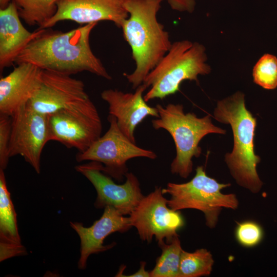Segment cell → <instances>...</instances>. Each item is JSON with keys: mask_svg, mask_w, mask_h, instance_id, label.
Returning a JSON list of instances; mask_svg holds the SVG:
<instances>
[{"mask_svg": "<svg viewBox=\"0 0 277 277\" xmlns=\"http://www.w3.org/2000/svg\"><path fill=\"white\" fill-rule=\"evenodd\" d=\"M97 23L84 25L67 32L44 29L17 57L15 63L33 64L42 70L71 75L83 71L110 80L111 76L90 45Z\"/></svg>", "mask_w": 277, "mask_h": 277, "instance_id": "1", "label": "cell"}, {"mask_svg": "<svg viewBox=\"0 0 277 277\" xmlns=\"http://www.w3.org/2000/svg\"><path fill=\"white\" fill-rule=\"evenodd\" d=\"M161 3L159 0H125L129 16L121 28L136 67L131 73L124 75L133 89L143 83L172 44L168 32L157 19Z\"/></svg>", "mask_w": 277, "mask_h": 277, "instance_id": "2", "label": "cell"}, {"mask_svg": "<svg viewBox=\"0 0 277 277\" xmlns=\"http://www.w3.org/2000/svg\"><path fill=\"white\" fill-rule=\"evenodd\" d=\"M214 116L220 123L229 124L232 130L233 150L225 156L232 176L240 186L259 192L263 183L256 171L261 159L254 151L256 118L246 108L244 94L237 92L218 101Z\"/></svg>", "mask_w": 277, "mask_h": 277, "instance_id": "3", "label": "cell"}, {"mask_svg": "<svg viewBox=\"0 0 277 277\" xmlns=\"http://www.w3.org/2000/svg\"><path fill=\"white\" fill-rule=\"evenodd\" d=\"M159 117L152 120L155 130L163 129L172 136L176 148V156L170 165L172 173L187 178L193 168V157L200 156L199 144L209 133L225 134L226 130L214 126L210 116L200 118L193 113H185L181 104H157Z\"/></svg>", "mask_w": 277, "mask_h": 277, "instance_id": "4", "label": "cell"}, {"mask_svg": "<svg viewBox=\"0 0 277 277\" xmlns=\"http://www.w3.org/2000/svg\"><path fill=\"white\" fill-rule=\"evenodd\" d=\"M205 47L183 40L172 43L161 60L146 76L143 83L150 88L144 95L146 102L175 94L185 80L198 83L199 75L210 73Z\"/></svg>", "mask_w": 277, "mask_h": 277, "instance_id": "5", "label": "cell"}, {"mask_svg": "<svg viewBox=\"0 0 277 277\" xmlns=\"http://www.w3.org/2000/svg\"><path fill=\"white\" fill-rule=\"evenodd\" d=\"M195 171L190 181L182 184L169 183L166 188L162 189V192L170 195L167 203L171 209L201 211L204 214L206 225L212 229L216 226L222 209H236L239 201L233 193L222 192L223 189L231 185L230 183H220L208 176L203 166H197Z\"/></svg>", "mask_w": 277, "mask_h": 277, "instance_id": "6", "label": "cell"}, {"mask_svg": "<svg viewBox=\"0 0 277 277\" xmlns=\"http://www.w3.org/2000/svg\"><path fill=\"white\" fill-rule=\"evenodd\" d=\"M48 115L49 141L82 152L101 136V119L90 97Z\"/></svg>", "mask_w": 277, "mask_h": 277, "instance_id": "7", "label": "cell"}, {"mask_svg": "<svg viewBox=\"0 0 277 277\" xmlns=\"http://www.w3.org/2000/svg\"><path fill=\"white\" fill-rule=\"evenodd\" d=\"M108 120L110 126L107 132L86 151L78 152L76 160L100 163L105 174L120 181L128 172L126 163L128 160L138 157L154 160L157 155L130 140L119 128L115 117L109 114Z\"/></svg>", "mask_w": 277, "mask_h": 277, "instance_id": "8", "label": "cell"}, {"mask_svg": "<svg viewBox=\"0 0 277 277\" xmlns=\"http://www.w3.org/2000/svg\"><path fill=\"white\" fill-rule=\"evenodd\" d=\"M162 189L155 187L144 196L129 215L131 224L136 228L140 239L151 243L154 236L158 245L170 242L185 224L181 212L168 206Z\"/></svg>", "mask_w": 277, "mask_h": 277, "instance_id": "9", "label": "cell"}, {"mask_svg": "<svg viewBox=\"0 0 277 277\" xmlns=\"http://www.w3.org/2000/svg\"><path fill=\"white\" fill-rule=\"evenodd\" d=\"M11 116L10 156L21 155L39 173L41 154L49 142L48 115L34 110L27 104Z\"/></svg>", "mask_w": 277, "mask_h": 277, "instance_id": "10", "label": "cell"}, {"mask_svg": "<svg viewBox=\"0 0 277 277\" xmlns=\"http://www.w3.org/2000/svg\"><path fill=\"white\" fill-rule=\"evenodd\" d=\"M102 164L93 161L77 165L75 170L85 176L94 186L97 196L94 203L96 208L114 207L123 215H130L144 196L137 177L127 172L126 182L116 184L111 176L102 170Z\"/></svg>", "mask_w": 277, "mask_h": 277, "instance_id": "11", "label": "cell"}, {"mask_svg": "<svg viewBox=\"0 0 277 277\" xmlns=\"http://www.w3.org/2000/svg\"><path fill=\"white\" fill-rule=\"evenodd\" d=\"M89 97L82 81L42 70L41 86L27 105L38 112L49 115Z\"/></svg>", "mask_w": 277, "mask_h": 277, "instance_id": "12", "label": "cell"}, {"mask_svg": "<svg viewBox=\"0 0 277 277\" xmlns=\"http://www.w3.org/2000/svg\"><path fill=\"white\" fill-rule=\"evenodd\" d=\"M128 16L125 0H59L55 14L38 29L51 28L66 20L81 25L108 21L121 28Z\"/></svg>", "mask_w": 277, "mask_h": 277, "instance_id": "13", "label": "cell"}, {"mask_svg": "<svg viewBox=\"0 0 277 277\" xmlns=\"http://www.w3.org/2000/svg\"><path fill=\"white\" fill-rule=\"evenodd\" d=\"M147 88L142 84L133 93L109 89L101 94L102 98L108 105L109 114L115 117L121 131L135 143L136 127L148 116L159 117L156 107L150 106L144 100L143 93Z\"/></svg>", "mask_w": 277, "mask_h": 277, "instance_id": "14", "label": "cell"}, {"mask_svg": "<svg viewBox=\"0 0 277 277\" xmlns=\"http://www.w3.org/2000/svg\"><path fill=\"white\" fill-rule=\"evenodd\" d=\"M70 224L80 239V256L78 261L80 269L86 268L90 255L114 246V242L107 245L103 244L109 235L115 232H124L132 227L129 217H125L110 206L104 208L102 216L89 227H84L82 223L77 222H70Z\"/></svg>", "mask_w": 277, "mask_h": 277, "instance_id": "15", "label": "cell"}, {"mask_svg": "<svg viewBox=\"0 0 277 277\" xmlns=\"http://www.w3.org/2000/svg\"><path fill=\"white\" fill-rule=\"evenodd\" d=\"M42 69L30 63L17 65L0 79V113L12 116L26 106L38 90Z\"/></svg>", "mask_w": 277, "mask_h": 277, "instance_id": "16", "label": "cell"}, {"mask_svg": "<svg viewBox=\"0 0 277 277\" xmlns=\"http://www.w3.org/2000/svg\"><path fill=\"white\" fill-rule=\"evenodd\" d=\"M15 4L11 1L0 9V70L12 65L19 54L44 29L30 32L23 25Z\"/></svg>", "mask_w": 277, "mask_h": 277, "instance_id": "17", "label": "cell"}, {"mask_svg": "<svg viewBox=\"0 0 277 277\" xmlns=\"http://www.w3.org/2000/svg\"><path fill=\"white\" fill-rule=\"evenodd\" d=\"M27 253L19 234L16 214L0 168V261Z\"/></svg>", "mask_w": 277, "mask_h": 277, "instance_id": "18", "label": "cell"}, {"mask_svg": "<svg viewBox=\"0 0 277 277\" xmlns=\"http://www.w3.org/2000/svg\"><path fill=\"white\" fill-rule=\"evenodd\" d=\"M59 0H12L18 15L26 24L41 28L52 18L57 10Z\"/></svg>", "mask_w": 277, "mask_h": 277, "instance_id": "19", "label": "cell"}, {"mask_svg": "<svg viewBox=\"0 0 277 277\" xmlns=\"http://www.w3.org/2000/svg\"><path fill=\"white\" fill-rule=\"evenodd\" d=\"M162 253L157 258L150 277H179V267L183 250L179 235L168 243L159 245Z\"/></svg>", "mask_w": 277, "mask_h": 277, "instance_id": "20", "label": "cell"}, {"mask_svg": "<svg viewBox=\"0 0 277 277\" xmlns=\"http://www.w3.org/2000/svg\"><path fill=\"white\" fill-rule=\"evenodd\" d=\"M213 264L212 254L206 249H199L193 252L183 250L179 267V277L209 275Z\"/></svg>", "mask_w": 277, "mask_h": 277, "instance_id": "21", "label": "cell"}, {"mask_svg": "<svg viewBox=\"0 0 277 277\" xmlns=\"http://www.w3.org/2000/svg\"><path fill=\"white\" fill-rule=\"evenodd\" d=\"M254 82L265 89L277 87V57L271 54L263 55L253 69Z\"/></svg>", "mask_w": 277, "mask_h": 277, "instance_id": "22", "label": "cell"}, {"mask_svg": "<svg viewBox=\"0 0 277 277\" xmlns=\"http://www.w3.org/2000/svg\"><path fill=\"white\" fill-rule=\"evenodd\" d=\"M237 242L245 247H253L259 245L264 236L262 226L253 221H245L237 223L235 230Z\"/></svg>", "mask_w": 277, "mask_h": 277, "instance_id": "23", "label": "cell"}, {"mask_svg": "<svg viewBox=\"0 0 277 277\" xmlns=\"http://www.w3.org/2000/svg\"><path fill=\"white\" fill-rule=\"evenodd\" d=\"M12 118L10 115L0 113V168L4 170L9 159V145Z\"/></svg>", "mask_w": 277, "mask_h": 277, "instance_id": "24", "label": "cell"}, {"mask_svg": "<svg viewBox=\"0 0 277 277\" xmlns=\"http://www.w3.org/2000/svg\"><path fill=\"white\" fill-rule=\"evenodd\" d=\"M166 1L174 10L180 12H192L194 9L196 0H159Z\"/></svg>", "mask_w": 277, "mask_h": 277, "instance_id": "25", "label": "cell"}, {"mask_svg": "<svg viewBox=\"0 0 277 277\" xmlns=\"http://www.w3.org/2000/svg\"><path fill=\"white\" fill-rule=\"evenodd\" d=\"M145 262H141L139 269L134 273L130 275H123L125 277H150V272L145 270Z\"/></svg>", "mask_w": 277, "mask_h": 277, "instance_id": "26", "label": "cell"}, {"mask_svg": "<svg viewBox=\"0 0 277 277\" xmlns=\"http://www.w3.org/2000/svg\"><path fill=\"white\" fill-rule=\"evenodd\" d=\"M12 0H0V9H4L9 3L11 2Z\"/></svg>", "mask_w": 277, "mask_h": 277, "instance_id": "27", "label": "cell"}]
</instances>
